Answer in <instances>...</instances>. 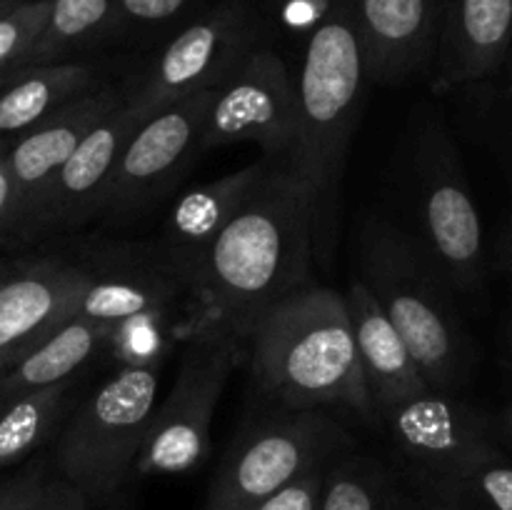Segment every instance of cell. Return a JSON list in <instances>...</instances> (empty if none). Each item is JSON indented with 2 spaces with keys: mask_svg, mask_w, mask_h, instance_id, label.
<instances>
[{
  "mask_svg": "<svg viewBox=\"0 0 512 510\" xmlns=\"http://www.w3.org/2000/svg\"><path fill=\"white\" fill-rule=\"evenodd\" d=\"M313 205L290 168L275 165L218 235L190 283V338L245 345L255 320L313 280Z\"/></svg>",
  "mask_w": 512,
  "mask_h": 510,
  "instance_id": "cell-1",
  "label": "cell"
},
{
  "mask_svg": "<svg viewBox=\"0 0 512 510\" xmlns=\"http://www.w3.org/2000/svg\"><path fill=\"white\" fill-rule=\"evenodd\" d=\"M260 398L285 410H350L378 430L345 295L310 283L270 305L245 338Z\"/></svg>",
  "mask_w": 512,
  "mask_h": 510,
  "instance_id": "cell-2",
  "label": "cell"
},
{
  "mask_svg": "<svg viewBox=\"0 0 512 510\" xmlns=\"http://www.w3.org/2000/svg\"><path fill=\"white\" fill-rule=\"evenodd\" d=\"M368 75L350 0L333 10L303 48L295 73L298 128L290 170L313 205L315 263L330 265L338 243L345 160L363 110Z\"/></svg>",
  "mask_w": 512,
  "mask_h": 510,
  "instance_id": "cell-3",
  "label": "cell"
},
{
  "mask_svg": "<svg viewBox=\"0 0 512 510\" xmlns=\"http://www.w3.org/2000/svg\"><path fill=\"white\" fill-rule=\"evenodd\" d=\"M355 258V275L405 340L430 388L455 395L470 380L475 348L448 280L418 243L383 213L363 215Z\"/></svg>",
  "mask_w": 512,
  "mask_h": 510,
  "instance_id": "cell-4",
  "label": "cell"
},
{
  "mask_svg": "<svg viewBox=\"0 0 512 510\" xmlns=\"http://www.w3.org/2000/svg\"><path fill=\"white\" fill-rule=\"evenodd\" d=\"M400 215L395 223L418 243L455 293L485 285L483 225L458 143L440 113L420 108L400 145Z\"/></svg>",
  "mask_w": 512,
  "mask_h": 510,
  "instance_id": "cell-5",
  "label": "cell"
},
{
  "mask_svg": "<svg viewBox=\"0 0 512 510\" xmlns=\"http://www.w3.org/2000/svg\"><path fill=\"white\" fill-rule=\"evenodd\" d=\"M158 390V368H115L60 425L50 468L75 485L90 508L118 498L133 480Z\"/></svg>",
  "mask_w": 512,
  "mask_h": 510,
  "instance_id": "cell-6",
  "label": "cell"
},
{
  "mask_svg": "<svg viewBox=\"0 0 512 510\" xmlns=\"http://www.w3.org/2000/svg\"><path fill=\"white\" fill-rule=\"evenodd\" d=\"M268 43V20L253 0H220L180 28L125 85V105L140 120L213 90Z\"/></svg>",
  "mask_w": 512,
  "mask_h": 510,
  "instance_id": "cell-7",
  "label": "cell"
},
{
  "mask_svg": "<svg viewBox=\"0 0 512 510\" xmlns=\"http://www.w3.org/2000/svg\"><path fill=\"white\" fill-rule=\"evenodd\" d=\"M350 443L330 410L273 408L238 430L210 483L205 510H253Z\"/></svg>",
  "mask_w": 512,
  "mask_h": 510,
  "instance_id": "cell-8",
  "label": "cell"
},
{
  "mask_svg": "<svg viewBox=\"0 0 512 510\" xmlns=\"http://www.w3.org/2000/svg\"><path fill=\"white\" fill-rule=\"evenodd\" d=\"M240 363H245L240 340L228 335H193L185 340L175 385L168 398L155 405L133 478L183 475L205 463L215 408Z\"/></svg>",
  "mask_w": 512,
  "mask_h": 510,
  "instance_id": "cell-9",
  "label": "cell"
},
{
  "mask_svg": "<svg viewBox=\"0 0 512 510\" xmlns=\"http://www.w3.org/2000/svg\"><path fill=\"white\" fill-rule=\"evenodd\" d=\"M378 420L393 465L420 500L465 470L503 458L488 418L453 393L428 390L380 410Z\"/></svg>",
  "mask_w": 512,
  "mask_h": 510,
  "instance_id": "cell-10",
  "label": "cell"
},
{
  "mask_svg": "<svg viewBox=\"0 0 512 510\" xmlns=\"http://www.w3.org/2000/svg\"><path fill=\"white\" fill-rule=\"evenodd\" d=\"M213 90L158 110L135 128L100 203V228L120 230L155 208L200 158V133Z\"/></svg>",
  "mask_w": 512,
  "mask_h": 510,
  "instance_id": "cell-11",
  "label": "cell"
},
{
  "mask_svg": "<svg viewBox=\"0 0 512 510\" xmlns=\"http://www.w3.org/2000/svg\"><path fill=\"white\" fill-rule=\"evenodd\" d=\"M298 128L295 75L268 43L255 48L210 95L200 153L250 143L263 160L290 168Z\"/></svg>",
  "mask_w": 512,
  "mask_h": 510,
  "instance_id": "cell-12",
  "label": "cell"
},
{
  "mask_svg": "<svg viewBox=\"0 0 512 510\" xmlns=\"http://www.w3.org/2000/svg\"><path fill=\"white\" fill-rule=\"evenodd\" d=\"M75 253L85 268V288L73 318L110 325L143 313L190 315L188 285L150 240H90Z\"/></svg>",
  "mask_w": 512,
  "mask_h": 510,
  "instance_id": "cell-13",
  "label": "cell"
},
{
  "mask_svg": "<svg viewBox=\"0 0 512 510\" xmlns=\"http://www.w3.org/2000/svg\"><path fill=\"white\" fill-rule=\"evenodd\" d=\"M140 123L143 120L125 105V98L103 115L80 140L73 155L60 165L33 213L13 238H58L93 223L113 178L115 163Z\"/></svg>",
  "mask_w": 512,
  "mask_h": 510,
  "instance_id": "cell-14",
  "label": "cell"
},
{
  "mask_svg": "<svg viewBox=\"0 0 512 510\" xmlns=\"http://www.w3.org/2000/svg\"><path fill=\"white\" fill-rule=\"evenodd\" d=\"M83 288L75 248L0 265V378L73 318Z\"/></svg>",
  "mask_w": 512,
  "mask_h": 510,
  "instance_id": "cell-15",
  "label": "cell"
},
{
  "mask_svg": "<svg viewBox=\"0 0 512 510\" xmlns=\"http://www.w3.org/2000/svg\"><path fill=\"white\" fill-rule=\"evenodd\" d=\"M368 83L433 78L443 0H350Z\"/></svg>",
  "mask_w": 512,
  "mask_h": 510,
  "instance_id": "cell-16",
  "label": "cell"
},
{
  "mask_svg": "<svg viewBox=\"0 0 512 510\" xmlns=\"http://www.w3.org/2000/svg\"><path fill=\"white\" fill-rule=\"evenodd\" d=\"M273 168V163L260 158L258 163H250L233 173L220 175L218 180L188 190L170 208L163 228L155 238H150V243L163 263L188 285V293L200 263L213 248L218 235L245 208V203L253 198L255 190L265 183Z\"/></svg>",
  "mask_w": 512,
  "mask_h": 510,
  "instance_id": "cell-17",
  "label": "cell"
},
{
  "mask_svg": "<svg viewBox=\"0 0 512 510\" xmlns=\"http://www.w3.org/2000/svg\"><path fill=\"white\" fill-rule=\"evenodd\" d=\"M123 98L125 85L103 83L100 88L80 95L78 100L65 105L63 110L53 113L10 143L5 158H8L15 193H18V213H15L10 238L18 233L20 225L33 213L40 195L45 193L60 165L73 155L80 140L90 133V128L103 115H108L115 105L123 103Z\"/></svg>",
  "mask_w": 512,
  "mask_h": 510,
  "instance_id": "cell-18",
  "label": "cell"
},
{
  "mask_svg": "<svg viewBox=\"0 0 512 510\" xmlns=\"http://www.w3.org/2000/svg\"><path fill=\"white\" fill-rule=\"evenodd\" d=\"M512 50V0H443L430 90L450 95L490 78Z\"/></svg>",
  "mask_w": 512,
  "mask_h": 510,
  "instance_id": "cell-19",
  "label": "cell"
},
{
  "mask_svg": "<svg viewBox=\"0 0 512 510\" xmlns=\"http://www.w3.org/2000/svg\"><path fill=\"white\" fill-rule=\"evenodd\" d=\"M350 325H353L355 348H358L360 365H363L365 383L375 410H385L395 403L415 398L420 393L433 390L420 373L418 363L410 355L408 345L400 338L395 325L373 298L363 280L353 275L345 290Z\"/></svg>",
  "mask_w": 512,
  "mask_h": 510,
  "instance_id": "cell-20",
  "label": "cell"
},
{
  "mask_svg": "<svg viewBox=\"0 0 512 510\" xmlns=\"http://www.w3.org/2000/svg\"><path fill=\"white\" fill-rule=\"evenodd\" d=\"M103 83L93 65L78 60L23 65L0 75V138L13 143Z\"/></svg>",
  "mask_w": 512,
  "mask_h": 510,
  "instance_id": "cell-21",
  "label": "cell"
},
{
  "mask_svg": "<svg viewBox=\"0 0 512 510\" xmlns=\"http://www.w3.org/2000/svg\"><path fill=\"white\" fill-rule=\"evenodd\" d=\"M318 510H428L388 460L353 443L330 458Z\"/></svg>",
  "mask_w": 512,
  "mask_h": 510,
  "instance_id": "cell-22",
  "label": "cell"
},
{
  "mask_svg": "<svg viewBox=\"0 0 512 510\" xmlns=\"http://www.w3.org/2000/svg\"><path fill=\"white\" fill-rule=\"evenodd\" d=\"M103 345L105 325L85 318H70L0 378V395L10 398L75 378L85 363L103 355Z\"/></svg>",
  "mask_w": 512,
  "mask_h": 510,
  "instance_id": "cell-23",
  "label": "cell"
},
{
  "mask_svg": "<svg viewBox=\"0 0 512 510\" xmlns=\"http://www.w3.org/2000/svg\"><path fill=\"white\" fill-rule=\"evenodd\" d=\"M73 378L5 398L0 413V473L23 465L58 435L70 413Z\"/></svg>",
  "mask_w": 512,
  "mask_h": 510,
  "instance_id": "cell-24",
  "label": "cell"
},
{
  "mask_svg": "<svg viewBox=\"0 0 512 510\" xmlns=\"http://www.w3.org/2000/svg\"><path fill=\"white\" fill-rule=\"evenodd\" d=\"M113 23L115 0H50L48 23L23 65L73 60L80 50L113 38Z\"/></svg>",
  "mask_w": 512,
  "mask_h": 510,
  "instance_id": "cell-25",
  "label": "cell"
},
{
  "mask_svg": "<svg viewBox=\"0 0 512 510\" xmlns=\"http://www.w3.org/2000/svg\"><path fill=\"white\" fill-rule=\"evenodd\" d=\"M190 338L188 313H143L105 325L103 355L118 368H158Z\"/></svg>",
  "mask_w": 512,
  "mask_h": 510,
  "instance_id": "cell-26",
  "label": "cell"
},
{
  "mask_svg": "<svg viewBox=\"0 0 512 510\" xmlns=\"http://www.w3.org/2000/svg\"><path fill=\"white\" fill-rule=\"evenodd\" d=\"M428 510H512V468L503 458L465 470L423 498Z\"/></svg>",
  "mask_w": 512,
  "mask_h": 510,
  "instance_id": "cell-27",
  "label": "cell"
},
{
  "mask_svg": "<svg viewBox=\"0 0 512 510\" xmlns=\"http://www.w3.org/2000/svg\"><path fill=\"white\" fill-rule=\"evenodd\" d=\"M50 0H20L0 13V75L20 68L25 55L45 30Z\"/></svg>",
  "mask_w": 512,
  "mask_h": 510,
  "instance_id": "cell-28",
  "label": "cell"
},
{
  "mask_svg": "<svg viewBox=\"0 0 512 510\" xmlns=\"http://www.w3.org/2000/svg\"><path fill=\"white\" fill-rule=\"evenodd\" d=\"M465 90H473V95H478L475 113L483 120V125H488V128L495 125L493 133L503 140V153L508 158L512 173V50L498 73L478 80V83L465 85Z\"/></svg>",
  "mask_w": 512,
  "mask_h": 510,
  "instance_id": "cell-29",
  "label": "cell"
},
{
  "mask_svg": "<svg viewBox=\"0 0 512 510\" xmlns=\"http://www.w3.org/2000/svg\"><path fill=\"white\" fill-rule=\"evenodd\" d=\"M195 0H115L113 38H143L188 15Z\"/></svg>",
  "mask_w": 512,
  "mask_h": 510,
  "instance_id": "cell-30",
  "label": "cell"
},
{
  "mask_svg": "<svg viewBox=\"0 0 512 510\" xmlns=\"http://www.w3.org/2000/svg\"><path fill=\"white\" fill-rule=\"evenodd\" d=\"M328 463L330 458L323 460V463H315L313 468H308L303 475H298L293 483H288L285 488H280L278 493L260 500L253 510H318Z\"/></svg>",
  "mask_w": 512,
  "mask_h": 510,
  "instance_id": "cell-31",
  "label": "cell"
},
{
  "mask_svg": "<svg viewBox=\"0 0 512 510\" xmlns=\"http://www.w3.org/2000/svg\"><path fill=\"white\" fill-rule=\"evenodd\" d=\"M10 510H93L75 485L53 473V468L18 500Z\"/></svg>",
  "mask_w": 512,
  "mask_h": 510,
  "instance_id": "cell-32",
  "label": "cell"
},
{
  "mask_svg": "<svg viewBox=\"0 0 512 510\" xmlns=\"http://www.w3.org/2000/svg\"><path fill=\"white\" fill-rule=\"evenodd\" d=\"M335 0H278V20L290 35H298L308 43L310 35L323 25L333 10Z\"/></svg>",
  "mask_w": 512,
  "mask_h": 510,
  "instance_id": "cell-33",
  "label": "cell"
},
{
  "mask_svg": "<svg viewBox=\"0 0 512 510\" xmlns=\"http://www.w3.org/2000/svg\"><path fill=\"white\" fill-rule=\"evenodd\" d=\"M50 470V460L38 458L30 460L25 468H20L18 473L10 475V478L0 480V510H10L45 473Z\"/></svg>",
  "mask_w": 512,
  "mask_h": 510,
  "instance_id": "cell-34",
  "label": "cell"
},
{
  "mask_svg": "<svg viewBox=\"0 0 512 510\" xmlns=\"http://www.w3.org/2000/svg\"><path fill=\"white\" fill-rule=\"evenodd\" d=\"M8 150L0 153V238H10L15 225V213H18V193H15L13 173L8 165Z\"/></svg>",
  "mask_w": 512,
  "mask_h": 510,
  "instance_id": "cell-35",
  "label": "cell"
},
{
  "mask_svg": "<svg viewBox=\"0 0 512 510\" xmlns=\"http://www.w3.org/2000/svg\"><path fill=\"white\" fill-rule=\"evenodd\" d=\"M498 255H500V265H503L505 270H510V273H512V223H510V228L505 230L503 238H500Z\"/></svg>",
  "mask_w": 512,
  "mask_h": 510,
  "instance_id": "cell-36",
  "label": "cell"
},
{
  "mask_svg": "<svg viewBox=\"0 0 512 510\" xmlns=\"http://www.w3.org/2000/svg\"><path fill=\"white\" fill-rule=\"evenodd\" d=\"M500 430H503V433L512 440V405L503 415H500Z\"/></svg>",
  "mask_w": 512,
  "mask_h": 510,
  "instance_id": "cell-37",
  "label": "cell"
},
{
  "mask_svg": "<svg viewBox=\"0 0 512 510\" xmlns=\"http://www.w3.org/2000/svg\"><path fill=\"white\" fill-rule=\"evenodd\" d=\"M98 510H128V508H123V505L118 503V498H113V500H108V503L100 505Z\"/></svg>",
  "mask_w": 512,
  "mask_h": 510,
  "instance_id": "cell-38",
  "label": "cell"
},
{
  "mask_svg": "<svg viewBox=\"0 0 512 510\" xmlns=\"http://www.w3.org/2000/svg\"><path fill=\"white\" fill-rule=\"evenodd\" d=\"M20 0H0V13H3V10H8V8H13V5H18Z\"/></svg>",
  "mask_w": 512,
  "mask_h": 510,
  "instance_id": "cell-39",
  "label": "cell"
},
{
  "mask_svg": "<svg viewBox=\"0 0 512 510\" xmlns=\"http://www.w3.org/2000/svg\"><path fill=\"white\" fill-rule=\"evenodd\" d=\"M10 148V140H5V138H0V153H5V150Z\"/></svg>",
  "mask_w": 512,
  "mask_h": 510,
  "instance_id": "cell-40",
  "label": "cell"
},
{
  "mask_svg": "<svg viewBox=\"0 0 512 510\" xmlns=\"http://www.w3.org/2000/svg\"><path fill=\"white\" fill-rule=\"evenodd\" d=\"M3 405H5V398H3V395H0V413H3Z\"/></svg>",
  "mask_w": 512,
  "mask_h": 510,
  "instance_id": "cell-41",
  "label": "cell"
},
{
  "mask_svg": "<svg viewBox=\"0 0 512 510\" xmlns=\"http://www.w3.org/2000/svg\"><path fill=\"white\" fill-rule=\"evenodd\" d=\"M270 3H278V0H270Z\"/></svg>",
  "mask_w": 512,
  "mask_h": 510,
  "instance_id": "cell-42",
  "label": "cell"
},
{
  "mask_svg": "<svg viewBox=\"0 0 512 510\" xmlns=\"http://www.w3.org/2000/svg\"><path fill=\"white\" fill-rule=\"evenodd\" d=\"M510 340H512V330H510Z\"/></svg>",
  "mask_w": 512,
  "mask_h": 510,
  "instance_id": "cell-43",
  "label": "cell"
}]
</instances>
